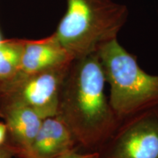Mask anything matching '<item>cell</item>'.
<instances>
[{
	"instance_id": "1",
	"label": "cell",
	"mask_w": 158,
	"mask_h": 158,
	"mask_svg": "<svg viewBox=\"0 0 158 158\" xmlns=\"http://www.w3.org/2000/svg\"><path fill=\"white\" fill-rule=\"evenodd\" d=\"M106 84L97 52L75 59L63 84L57 115L84 151L98 152L120 122L105 93Z\"/></svg>"
},
{
	"instance_id": "6",
	"label": "cell",
	"mask_w": 158,
	"mask_h": 158,
	"mask_svg": "<svg viewBox=\"0 0 158 158\" xmlns=\"http://www.w3.org/2000/svg\"><path fill=\"white\" fill-rule=\"evenodd\" d=\"M76 149L80 147L73 134L64 120L56 115L43 120L30 148L20 158H54Z\"/></svg>"
},
{
	"instance_id": "11",
	"label": "cell",
	"mask_w": 158,
	"mask_h": 158,
	"mask_svg": "<svg viewBox=\"0 0 158 158\" xmlns=\"http://www.w3.org/2000/svg\"><path fill=\"white\" fill-rule=\"evenodd\" d=\"M15 154V149L10 146L3 145L0 147V158H13Z\"/></svg>"
},
{
	"instance_id": "7",
	"label": "cell",
	"mask_w": 158,
	"mask_h": 158,
	"mask_svg": "<svg viewBox=\"0 0 158 158\" xmlns=\"http://www.w3.org/2000/svg\"><path fill=\"white\" fill-rule=\"evenodd\" d=\"M74 59L54 35L39 40H24L17 75H30L59 68L70 64Z\"/></svg>"
},
{
	"instance_id": "12",
	"label": "cell",
	"mask_w": 158,
	"mask_h": 158,
	"mask_svg": "<svg viewBox=\"0 0 158 158\" xmlns=\"http://www.w3.org/2000/svg\"><path fill=\"white\" fill-rule=\"evenodd\" d=\"M7 128L5 124L0 122V147L5 145V141L7 137Z\"/></svg>"
},
{
	"instance_id": "8",
	"label": "cell",
	"mask_w": 158,
	"mask_h": 158,
	"mask_svg": "<svg viewBox=\"0 0 158 158\" xmlns=\"http://www.w3.org/2000/svg\"><path fill=\"white\" fill-rule=\"evenodd\" d=\"M2 112L7 132L13 140L15 154L21 157L32 144L43 118L35 110L21 105L3 106Z\"/></svg>"
},
{
	"instance_id": "2",
	"label": "cell",
	"mask_w": 158,
	"mask_h": 158,
	"mask_svg": "<svg viewBox=\"0 0 158 158\" xmlns=\"http://www.w3.org/2000/svg\"><path fill=\"white\" fill-rule=\"evenodd\" d=\"M54 36L74 59L95 53L117 35L127 20L126 6L112 0H67Z\"/></svg>"
},
{
	"instance_id": "4",
	"label": "cell",
	"mask_w": 158,
	"mask_h": 158,
	"mask_svg": "<svg viewBox=\"0 0 158 158\" xmlns=\"http://www.w3.org/2000/svg\"><path fill=\"white\" fill-rule=\"evenodd\" d=\"M71 64L37 73L16 75L1 84L0 98L3 106H24L43 119L57 115L61 91Z\"/></svg>"
},
{
	"instance_id": "3",
	"label": "cell",
	"mask_w": 158,
	"mask_h": 158,
	"mask_svg": "<svg viewBox=\"0 0 158 158\" xmlns=\"http://www.w3.org/2000/svg\"><path fill=\"white\" fill-rule=\"evenodd\" d=\"M106 81L110 86L109 102L121 121L158 105V76L142 70L136 57L123 48L117 38L97 51Z\"/></svg>"
},
{
	"instance_id": "10",
	"label": "cell",
	"mask_w": 158,
	"mask_h": 158,
	"mask_svg": "<svg viewBox=\"0 0 158 158\" xmlns=\"http://www.w3.org/2000/svg\"><path fill=\"white\" fill-rule=\"evenodd\" d=\"M98 152H86L76 149L54 158H98Z\"/></svg>"
},
{
	"instance_id": "13",
	"label": "cell",
	"mask_w": 158,
	"mask_h": 158,
	"mask_svg": "<svg viewBox=\"0 0 158 158\" xmlns=\"http://www.w3.org/2000/svg\"><path fill=\"white\" fill-rule=\"evenodd\" d=\"M3 40H2V36H1V34H0V45L2 44V42H3Z\"/></svg>"
},
{
	"instance_id": "5",
	"label": "cell",
	"mask_w": 158,
	"mask_h": 158,
	"mask_svg": "<svg viewBox=\"0 0 158 158\" xmlns=\"http://www.w3.org/2000/svg\"><path fill=\"white\" fill-rule=\"evenodd\" d=\"M98 158H158V105L120 121Z\"/></svg>"
},
{
	"instance_id": "9",
	"label": "cell",
	"mask_w": 158,
	"mask_h": 158,
	"mask_svg": "<svg viewBox=\"0 0 158 158\" xmlns=\"http://www.w3.org/2000/svg\"><path fill=\"white\" fill-rule=\"evenodd\" d=\"M24 41H3L0 45V84L7 82L19 71Z\"/></svg>"
}]
</instances>
